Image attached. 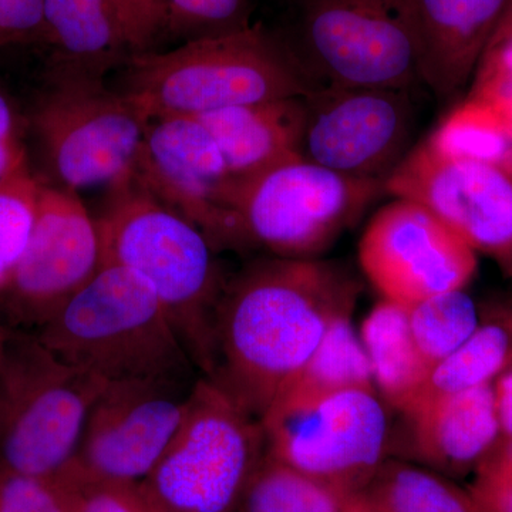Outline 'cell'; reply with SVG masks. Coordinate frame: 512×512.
<instances>
[{
	"instance_id": "obj_1",
	"label": "cell",
	"mask_w": 512,
	"mask_h": 512,
	"mask_svg": "<svg viewBox=\"0 0 512 512\" xmlns=\"http://www.w3.org/2000/svg\"><path fill=\"white\" fill-rule=\"evenodd\" d=\"M357 282L313 259H261L227 282L215 315L207 376L261 421L340 316Z\"/></svg>"
},
{
	"instance_id": "obj_2",
	"label": "cell",
	"mask_w": 512,
	"mask_h": 512,
	"mask_svg": "<svg viewBox=\"0 0 512 512\" xmlns=\"http://www.w3.org/2000/svg\"><path fill=\"white\" fill-rule=\"evenodd\" d=\"M96 221L104 264L130 269L154 289L198 372L207 376L215 315L228 282L210 239L134 175L109 188Z\"/></svg>"
},
{
	"instance_id": "obj_3",
	"label": "cell",
	"mask_w": 512,
	"mask_h": 512,
	"mask_svg": "<svg viewBox=\"0 0 512 512\" xmlns=\"http://www.w3.org/2000/svg\"><path fill=\"white\" fill-rule=\"evenodd\" d=\"M123 92L148 120L303 97L313 84L291 46L261 25L131 55Z\"/></svg>"
},
{
	"instance_id": "obj_4",
	"label": "cell",
	"mask_w": 512,
	"mask_h": 512,
	"mask_svg": "<svg viewBox=\"0 0 512 512\" xmlns=\"http://www.w3.org/2000/svg\"><path fill=\"white\" fill-rule=\"evenodd\" d=\"M33 333L106 383L201 376L157 293L123 266L103 264Z\"/></svg>"
},
{
	"instance_id": "obj_5",
	"label": "cell",
	"mask_w": 512,
	"mask_h": 512,
	"mask_svg": "<svg viewBox=\"0 0 512 512\" xmlns=\"http://www.w3.org/2000/svg\"><path fill=\"white\" fill-rule=\"evenodd\" d=\"M104 386L30 330L8 329L0 363V471L49 476L66 470Z\"/></svg>"
},
{
	"instance_id": "obj_6",
	"label": "cell",
	"mask_w": 512,
	"mask_h": 512,
	"mask_svg": "<svg viewBox=\"0 0 512 512\" xmlns=\"http://www.w3.org/2000/svg\"><path fill=\"white\" fill-rule=\"evenodd\" d=\"M265 453L261 421L200 376L180 429L141 493L153 512H238Z\"/></svg>"
},
{
	"instance_id": "obj_7",
	"label": "cell",
	"mask_w": 512,
	"mask_h": 512,
	"mask_svg": "<svg viewBox=\"0 0 512 512\" xmlns=\"http://www.w3.org/2000/svg\"><path fill=\"white\" fill-rule=\"evenodd\" d=\"M150 120L104 77L52 64L28 126L59 187H113L133 177Z\"/></svg>"
},
{
	"instance_id": "obj_8",
	"label": "cell",
	"mask_w": 512,
	"mask_h": 512,
	"mask_svg": "<svg viewBox=\"0 0 512 512\" xmlns=\"http://www.w3.org/2000/svg\"><path fill=\"white\" fill-rule=\"evenodd\" d=\"M382 192L383 181L349 177L298 157L238 181L232 207L247 247L278 258L313 259Z\"/></svg>"
},
{
	"instance_id": "obj_9",
	"label": "cell",
	"mask_w": 512,
	"mask_h": 512,
	"mask_svg": "<svg viewBox=\"0 0 512 512\" xmlns=\"http://www.w3.org/2000/svg\"><path fill=\"white\" fill-rule=\"evenodd\" d=\"M261 424L269 456L352 497L387 460L389 414L376 389L281 399Z\"/></svg>"
},
{
	"instance_id": "obj_10",
	"label": "cell",
	"mask_w": 512,
	"mask_h": 512,
	"mask_svg": "<svg viewBox=\"0 0 512 512\" xmlns=\"http://www.w3.org/2000/svg\"><path fill=\"white\" fill-rule=\"evenodd\" d=\"M298 47L292 50L313 89L326 86L409 89L420 82L402 0H296Z\"/></svg>"
},
{
	"instance_id": "obj_11",
	"label": "cell",
	"mask_w": 512,
	"mask_h": 512,
	"mask_svg": "<svg viewBox=\"0 0 512 512\" xmlns=\"http://www.w3.org/2000/svg\"><path fill=\"white\" fill-rule=\"evenodd\" d=\"M198 379L106 383L70 471L83 483H143L180 429Z\"/></svg>"
},
{
	"instance_id": "obj_12",
	"label": "cell",
	"mask_w": 512,
	"mask_h": 512,
	"mask_svg": "<svg viewBox=\"0 0 512 512\" xmlns=\"http://www.w3.org/2000/svg\"><path fill=\"white\" fill-rule=\"evenodd\" d=\"M303 106V160L384 183L410 151L416 111L409 89L318 87Z\"/></svg>"
},
{
	"instance_id": "obj_13",
	"label": "cell",
	"mask_w": 512,
	"mask_h": 512,
	"mask_svg": "<svg viewBox=\"0 0 512 512\" xmlns=\"http://www.w3.org/2000/svg\"><path fill=\"white\" fill-rule=\"evenodd\" d=\"M103 264L99 225L77 192L43 183L28 248L0 293V326L35 332Z\"/></svg>"
},
{
	"instance_id": "obj_14",
	"label": "cell",
	"mask_w": 512,
	"mask_h": 512,
	"mask_svg": "<svg viewBox=\"0 0 512 512\" xmlns=\"http://www.w3.org/2000/svg\"><path fill=\"white\" fill-rule=\"evenodd\" d=\"M384 192L426 208L510 271L512 175L500 165L450 156L426 138L387 177Z\"/></svg>"
},
{
	"instance_id": "obj_15",
	"label": "cell",
	"mask_w": 512,
	"mask_h": 512,
	"mask_svg": "<svg viewBox=\"0 0 512 512\" xmlns=\"http://www.w3.org/2000/svg\"><path fill=\"white\" fill-rule=\"evenodd\" d=\"M134 178L200 228L215 249L247 247L232 207L238 181L200 120H150Z\"/></svg>"
},
{
	"instance_id": "obj_16",
	"label": "cell",
	"mask_w": 512,
	"mask_h": 512,
	"mask_svg": "<svg viewBox=\"0 0 512 512\" xmlns=\"http://www.w3.org/2000/svg\"><path fill=\"white\" fill-rule=\"evenodd\" d=\"M359 264L386 301L416 305L466 288L477 271V252L416 202L380 208L359 242Z\"/></svg>"
},
{
	"instance_id": "obj_17",
	"label": "cell",
	"mask_w": 512,
	"mask_h": 512,
	"mask_svg": "<svg viewBox=\"0 0 512 512\" xmlns=\"http://www.w3.org/2000/svg\"><path fill=\"white\" fill-rule=\"evenodd\" d=\"M421 83L439 97L476 72L510 0H402Z\"/></svg>"
},
{
	"instance_id": "obj_18",
	"label": "cell",
	"mask_w": 512,
	"mask_h": 512,
	"mask_svg": "<svg viewBox=\"0 0 512 512\" xmlns=\"http://www.w3.org/2000/svg\"><path fill=\"white\" fill-rule=\"evenodd\" d=\"M404 416L414 464L448 478L473 473L501 437L493 384L424 400Z\"/></svg>"
},
{
	"instance_id": "obj_19",
	"label": "cell",
	"mask_w": 512,
	"mask_h": 512,
	"mask_svg": "<svg viewBox=\"0 0 512 512\" xmlns=\"http://www.w3.org/2000/svg\"><path fill=\"white\" fill-rule=\"evenodd\" d=\"M195 119L210 131L237 181L301 157L303 97L229 107Z\"/></svg>"
},
{
	"instance_id": "obj_20",
	"label": "cell",
	"mask_w": 512,
	"mask_h": 512,
	"mask_svg": "<svg viewBox=\"0 0 512 512\" xmlns=\"http://www.w3.org/2000/svg\"><path fill=\"white\" fill-rule=\"evenodd\" d=\"M53 64L106 76L128 57L113 0H45V42Z\"/></svg>"
},
{
	"instance_id": "obj_21",
	"label": "cell",
	"mask_w": 512,
	"mask_h": 512,
	"mask_svg": "<svg viewBox=\"0 0 512 512\" xmlns=\"http://www.w3.org/2000/svg\"><path fill=\"white\" fill-rule=\"evenodd\" d=\"M360 340L383 402L402 414L419 399L431 367L410 330L406 306L382 299L363 320Z\"/></svg>"
},
{
	"instance_id": "obj_22",
	"label": "cell",
	"mask_w": 512,
	"mask_h": 512,
	"mask_svg": "<svg viewBox=\"0 0 512 512\" xmlns=\"http://www.w3.org/2000/svg\"><path fill=\"white\" fill-rule=\"evenodd\" d=\"M352 389H375V383L365 346L353 326L352 313H348L333 322L278 400L316 399Z\"/></svg>"
},
{
	"instance_id": "obj_23",
	"label": "cell",
	"mask_w": 512,
	"mask_h": 512,
	"mask_svg": "<svg viewBox=\"0 0 512 512\" xmlns=\"http://www.w3.org/2000/svg\"><path fill=\"white\" fill-rule=\"evenodd\" d=\"M360 495L379 512H480L467 488L410 461H384Z\"/></svg>"
},
{
	"instance_id": "obj_24",
	"label": "cell",
	"mask_w": 512,
	"mask_h": 512,
	"mask_svg": "<svg viewBox=\"0 0 512 512\" xmlns=\"http://www.w3.org/2000/svg\"><path fill=\"white\" fill-rule=\"evenodd\" d=\"M485 318L488 319L481 322L460 348L431 369L429 380L416 403L493 384L504 370L512 366L510 332L497 319L488 315Z\"/></svg>"
},
{
	"instance_id": "obj_25",
	"label": "cell",
	"mask_w": 512,
	"mask_h": 512,
	"mask_svg": "<svg viewBox=\"0 0 512 512\" xmlns=\"http://www.w3.org/2000/svg\"><path fill=\"white\" fill-rule=\"evenodd\" d=\"M352 498L265 453L238 512H346Z\"/></svg>"
},
{
	"instance_id": "obj_26",
	"label": "cell",
	"mask_w": 512,
	"mask_h": 512,
	"mask_svg": "<svg viewBox=\"0 0 512 512\" xmlns=\"http://www.w3.org/2000/svg\"><path fill=\"white\" fill-rule=\"evenodd\" d=\"M407 318L414 342L431 369L460 348L481 325L477 303L464 289L409 306Z\"/></svg>"
},
{
	"instance_id": "obj_27",
	"label": "cell",
	"mask_w": 512,
	"mask_h": 512,
	"mask_svg": "<svg viewBox=\"0 0 512 512\" xmlns=\"http://www.w3.org/2000/svg\"><path fill=\"white\" fill-rule=\"evenodd\" d=\"M427 141L450 156L500 167L512 153V136L503 121L487 104L471 97L451 111Z\"/></svg>"
},
{
	"instance_id": "obj_28",
	"label": "cell",
	"mask_w": 512,
	"mask_h": 512,
	"mask_svg": "<svg viewBox=\"0 0 512 512\" xmlns=\"http://www.w3.org/2000/svg\"><path fill=\"white\" fill-rule=\"evenodd\" d=\"M42 185L30 167L0 181V293L12 281L28 248Z\"/></svg>"
},
{
	"instance_id": "obj_29",
	"label": "cell",
	"mask_w": 512,
	"mask_h": 512,
	"mask_svg": "<svg viewBox=\"0 0 512 512\" xmlns=\"http://www.w3.org/2000/svg\"><path fill=\"white\" fill-rule=\"evenodd\" d=\"M82 487L69 467L49 476L0 471V512H76Z\"/></svg>"
},
{
	"instance_id": "obj_30",
	"label": "cell",
	"mask_w": 512,
	"mask_h": 512,
	"mask_svg": "<svg viewBox=\"0 0 512 512\" xmlns=\"http://www.w3.org/2000/svg\"><path fill=\"white\" fill-rule=\"evenodd\" d=\"M252 0H168L167 39H201L251 26Z\"/></svg>"
},
{
	"instance_id": "obj_31",
	"label": "cell",
	"mask_w": 512,
	"mask_h": 512,
	"mask_svg": "<svg viewBox=\"0 0 512 512\" xmlns=\"http://www.w3.org/2000/svg\"><path fill=\"white\" fill-rule=\"evenodd\" d=\"M480 512H512V440L500 437L467 488Z\"/></svg>"
},
{
	"instance_id": "obj_32",
	"label": "cell",
	"mask_w": 512,
	"mask_h": 512,
	"mask_svg": "<svg viewBox=\"0 0 512 512\" xmlns=\"http://www.w3.org/2000/svg\"><path fill=\"white\" fill-rule=\"evenodd\" d=\"M131 55L156 52L167 39L168 0H113Z\"/></svg>"
},
{
	"instance_id": "obj_33",
	"label": "cell",
	"mask_w": 512,
	"mask_h": 512,
	"mask_svg": "<svg viewBox=\"0 0 512 512\" xmlns=\"http://www.w3.org/2000/svg\"><path fill=\"white\" fill-rule=\"evenodd\" d=\"M0 40L6 47L43 45L45 0H0Z\"/></svg>"
},
{
	"instance_id": "obj_34",
	"label": "cell",
	"mask_w": 512,
	"mask_h": 512,
	"mask_svg": "<svg viewBox=\"0 0 512 512\" xmlns=\"http://www.w3.org/2000/svg\"><path fill=\"white\" fill-rule=\"evenodd\" d=\"M28 120L16 109L6 90L0 86V181L29 167L25 131Z\"/></svg>"
},
{
	"instance_id": "obj_35",
	"label": "cell",
	"mask_w": 512,
	"mask_h": 512,
	"mask_svg": "<svg viewBox=\"0 0 512 512\" xmlns=\"http://www.w3.org/2000/svg\"><path fill=\"white\" fill-rule=\"evenodd\" d=\"M76 512H153L140 484L83 483Z\"/></svg>"
},
{
	"instance_id": "obj_36",
	"label": "cell",
	"mask_w": 512,
	"mask_h": 512,
	"mask_svg": "<svg viewBox=\"0 0 512 512\" xmlns=\"http://www.w3.org/2000/svg\"><path fill=\"white\" fill-rule=\"evenodd\" d=\"M471 99L487 104L500 117L512 136V69L480 62Z\"/></svg>"
},
{
	"instance_id": "obj_37",
	"label": "cell",
	"mask_w": 512,
	"mask_h": 512,
	"mask_svg": "<svg viewBox=\"0 0 512 512\" xmlns=\"http://www.w3.org/2000/svg\"><path fill=\"white\" fill-rule=\"evenodd\" d=\"M493 392L501 437L512 440V366L494 380Z\"/></svg>"
},
{
	"instance_id": "obj_38",
	"label": "cell",
	"mask_w": 512,
	"mask_h": 512,
	"mask_svg": "<svg viewBox=\"0 0 512 512\" xmlns=\"http://www.w3.org/2000/svg\"><path fill=\"white\" fill-rule=\"evenodd\" d=\"M507 42H512V0L508 2L507 9H505L503 18H501L500 25H498L497 30H495L493 39H491L488 47L501 45V43Z\"/></svg>"
},
{
	"instance_id": "obj_39",
	"label": "cell",
	"mask_w": 512,
	"mask_h": 512,
	"mask_svg": "<svg viewBox=\"0 0 512 512\" xmlns=\"http://www.w3.org/2000/svg\"><path fill=\"white\" fill-rule=\"evenodd\" d=\"M484 313L485 315L491 316V318L497 319L498 322L503 323L505 329H507L512 336V306H491V308L485 309Z\"/></svg>"
},
{
	"instance_id": "obj_40",
	"label": "cell",
	"mask_w": 512,
	"mask_h": 512,
	"mask_svg": "<svg viewBox=\"0 0 512 512\" xmlns=\"http://www.w3.org/2000/svg\"><path fill=\"white\" fill-rule=\"evenodd\" d=\"M346 512H379L376 511L375 508L372 507L362 495H356V497L352 498L350 501L348 508H346Z\"/></svg>"
},
{
	"instance_id": "obj_41",
	"label": "cell",
	"mask_w": 512,
	"mask_h": 512,
	"mask_svg": "<svg viewBox=\"0 0 512 512\" xmlns=\"http://www.w3.org/2000/svg\"><path fill=\"white\" fill-rule=\"evenodd\" d=\"M6 339H8V329L0 326V363H2L3 353H5Z\"/></svg>"
},
{
	"instance_id": "obj_42",
	"label": "cell",
	"mask_w": 512,
	"mask_h": 512,
	"mask_svg": "<svg viewBox=\"0 0 512 512\" xmlns=\"http://www.w3.org/2000/svg\"><path fill=\"white\" fill-rule=\"evenodd\" d=\"M503 168L505 171H508L512 175V153L508 156L507 160L503 164Z\"/></svg>"
},
{
	"instance_id": "obj_43",
	"label": "cell",
	"mask_w": 512,
	"mask_h": 512,
	"mask_svg": "<svg viewBox=\"0 0 512 512\" xmlns=\"http://www.w3.org/2000/svg\"><path fill=\"white\" fill-rule=\"evenodd\" d=\"M0 47H6L5 43H3L2 40H0Z\"/></svg>"
},
{
	"instance_id": "obj_44",
	"label": "cell",
	"mask_w": 512,
	"mask_h": 512,
	"mask_svg": "<svg viewBox=\"0 0 512 512\" xmlns=\"http://www.w3.org/2000/svg\"><path fill=\"white\" fill-rule=\"evenodd\" d=\"M508 274H510L512 276V266H511L510 271H508Z\"/></svg>"
}]
</instances>
